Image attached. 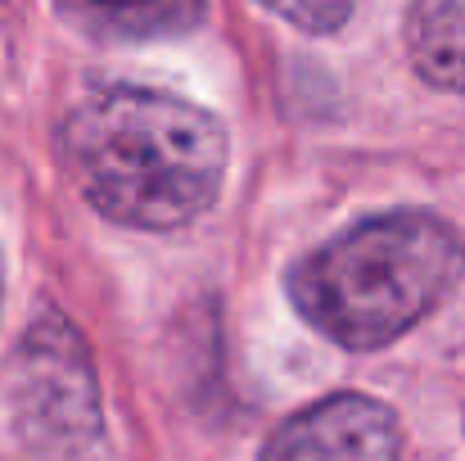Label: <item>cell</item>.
Segmentation results:
<instances>
[{"label":"cell","mask_w":465,"mask_h":461,"mask_svg":"<svg viewBox=\"0 0 465 461\" xmlns=\"http://www.w3.org/2000/svg\"><path fill=\"white\" fill-rule=\"evenodd\" d=\"M59 145L82 199L141 231L194 222L226 176L222 123L150 86H91L73 100Z\"/></svg>","instance_id":"obj_1"},{"label":"cell","mask_w":465,"mask_h":461,"mask_svg":"<svg viewBox=\"0 0 465 461\" xmlns=\"http://www.w3.org/2000/svg\"><path fill=\"white\" fill-rule=\"evenodd\" d=\"M262 5L272 14H281L285 23H294L303 32H316V36L339 32L352 18V9H357V0H262Z\"/></svg>","instance_id":"obj_7"},{"label":"cell","mask_w":465,"mask_h":461,"mask_svg":"<svg viewBox=\"0 0 465 461\" xmlns=\"http://www.w3.org/2000/svg\"><path fill=\"white\" fill-rule=\"evenodd\" d=\"M262 461H402V435L384 403L334 394L290 416L267 439Z\"/></svg>","instance_id":"obj_4"},{"label":"cell","mask_w":465,"mask_h":461,"mask_svg":"<svg viewBox=\"0 0 465 461\" xmlns=\"http://www.w3.org/2000/svg\"><path fill=\"white\" fill-rule=\"evenodd\" d=\"M407 50L430 86L465 91V0H411Z\"/></svg>","instance_id":"obj_6"},{"label":"cell","mask_w":465,"mask_h":461,"mask_svg":"<svg viewBox=\"0 0 465 461\" xmlns=\"http://www.w3.org/2000/svg\"><path fill=\"white\" fill-rule=\"evenodd\" d=\"M465 272L461 236L420 208L380 213L290 272V299L325 339L366 353L425 321Z\"/></svg>","instance_id":"obj_2"},{"label":"cell","mask_w":465,"mask_h":461,"mask_svg":"<svg viewBox=\"0 0 465 461\" xmlns=\"http://www.w3.org/2000/svg\"><path fill=\"white\" fill-rule=\"evenodd\" d=\"M14 403L18 426L32 444L73 453L100 430V389L91 357L77 339V330L45 312L32 321L23 348H18V376H14Z\"/></svg>","instance_id":"obj_3"},{"label":"cell","mask_w":465,"mask_h":461,"mask_svg":"<svg viewBox=\"0 0 465 461\" xmlns=\"http://www.w3.org/2000/svg\"><path fill=\"white\" fill-rule=\"evenodd\" d=\"M59 14L100 41H154L199 27L208 0H54Z\"/></svg>","instance_id":"obj_5"}]
</instances>
